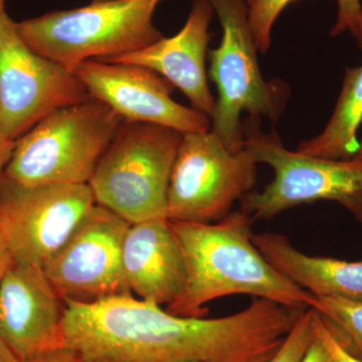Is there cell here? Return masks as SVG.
Instances as JSON below:
<instances>
[{"instance_id": "f546056e", "label": "cell", "mask_w": 362, "mask_h": 362, "mask_svg": "<svg viewBox=\"0 0 362 362\" xmlns=\"http://www.w3.org/2000/svg\"><path fill=\"white\" fill-rule=\"evenodd\" d=\"M6 11V0H0V13Z\"/></svg>"}, {"instance_id": "44dd1931", "label": "cell", "mask_w": 362, "mask_h": 362, "mask_svg": "<svg viewBox=\"0 0 362 362\" xmlns=\"http://www.w3.org/2000/svg\"><path fill=\"white\" fill-rule=\"evenodd\" d=\"M337 18L331 30L332 37L350 33L356 37L362 14L361 0H337Z\"/></svg>"}, {"instance_id": "8fae6325", "label": "cell", "mask_w": 362, "mask_h": 362, "mask_svg": "<svg viewBox=\"0 0 362 362\" xmlns=\"http://www.w3.org/2000/svg\"><path fill=\"white\" fill-rule=\"evenodd\" d=\"M131 223L96 204L44 267L63 301L90 303L131 296L124 273L123 242Z\"/></svg>"}, {"instance_id": "cb8c5ba5", "label": "cell", "mask_w": 362, "mask_h": 362, "mask_svg": "<svg viewBox=\"0 0 362 362\" xmlns=\"http://www.w3.org/2000/svg\"><path fill=\"white\" fill-rule=\"evenodd\" d=\"M315 332V329H314ZM301 362H333L332 356L322 340L315 333L313 341L307 350Z\"/></svg>"}, {"instance_id": "f1b7e54d", "label": "cell", "mask_w": 362, "mask_h": 362, "mask_svg": "<svg viewBox=\"0 0 362 362\" xmlns=\"http://www.w3.org/2000/svg\"><path fill=\"white\" fill-rule=\"evenodd\" d=\"M356 158L362 159V139L359 141L358 151H357Z\"/></svg>"}, {"instance_id": "52a82bcc", "label": "cell", "mask_w": 362, "mask_h": 362, "mask_svg": "<svg viewBox=\"0 0 362 362\" xmlns=\"http://www.w3.org/2000/svg\"><path fill=\"white\" fill-rule=\"evenodd\" d=\"M209 2L223 28L220 47L209 52V77L218 90L211 131L230 151H240L245 148L243 114L277 121L290 90L282 81H266L262 75L246 1Z\"/></svg>"}, {"instance_id": "6da1fadb", "label": "cell", "mask_w": 362, "mask_h": 362, "mask_svg": "<svg viewBox=\"0 0 362 362\" xmlns=\"http://www.w3.org/2000/svg\"><path fill=\"white\" fill-rule=\"evenodd\" d=\"M64 303L65 346L85 362H267L287 333L280 307L261 298L220 318L175 315L132 295Z\"/></svg>"}, {"instance_id": "7402d4cb", "label": "cell", "mask_w": 362, "mask_h": 362, "mask_svg": "<svg viewBox=\"0 0 362 362\" xmlns=\"http://www.w3.org/2000/svg\"><path fill=\"white\" fill-rule=\"evenodd\" d=\"M314 329H315L317 337L320 338L325 346L327 347L328 351L332 356L333 362H362L343 349L337 338L333 337L332 333L330 332L329 328L324 322L322 317L319 315L317 312L315 321H314Z\"/></svg>"}, {"instance_id": "277c9868", "label": "cell", "mask_w": 362, "mask_h": 362, "mask_svg": "<svg viewBox=\"0 0 362 362\" xmlns=\"http://www.w3.org/2000/svg\"><path fill=\"white\" fill-rule=\"evenodd\" d=\"M122 121L93 98L58 109L16 140L2 178L21 187L89 185Z\"/></svg>"}, {"instance_id": "7c38bea8", "label": "cell", "mask_w": 362, "mask_h": 362, "mask_svg": "<svg viewBox=\"0 0 362 362\" xmlns=\"http://www.w3.org/2000/svg\"><path fill=\"white\" fill-rule=\"evenodd\" d=\"M93 99L110 107L126 122L154 124L181 134L211 131L209 116L173 99L175 87L144 66L84 62L73 69Z\"/></svg>"}, {"instance_id": "4fadbf2b", "label": "cell", "mask_w": 362, "mask_h": 362, "mask_svg": "<svg viewBox=\"0 0 362 362\" xmlns=\"http://www.w3.org/2000/svg\"><path fill=\"white\" fill-rule=\"evenodd\" d=\"M64 311L42 267L13 262L0 281V337L23 362L65 346Z\"/></svg>"}, {"instance_id": "d6986e66", "label": "cell", "mask_w": 362, "mask_h": 362, "mask_svg": "<svg viewBox=\"0 0 362 362\" xmlns=\"http://www.w3.org/2000/svg\"><path fill=\"white\" fill-rule=\"evenodd\" d=\"M315 314L312 308L301 310L284 341L267 362H301L315 337Z\"/></svg>"}, {"instance_id": "5bb4252c", "label": "cell", "mask_w": 362, "mask_h": 362, "mask_svg": "<svg viewBox=\"0 0 362 362\" xmlns=\"http://www.w3.org/2000/svg\"><path fill=\"white\" fill-rule=\"evenodd\" d=\"M214 13L209 0H195L187 23L175 37H162L138 51L107 59V63L144 66L180 89L195 110L213 116L216 99L207 84L206 56Z\"/></svg>"}, {"instance_id": "8992f818", "label": "cell", "mask_w": 362, "mask_h": 362, "mask_svg": "<svg viewBox=\"0 0 362 362\" xmlns=\"http://www.w3.org/2000/svg\"><path fill=\"white\" fill-rule=\"evenodd\" d=\"M182 136L164 126L122 121L89 181L96 204L130 223L168 218L169 180Z\"/></svg>"}, {"instance_id": "7a4b0ae2", "label": "cell", "mask_w": 362, "mask_h": 362, "mask_svg": "<svg viewBox=\"0 0 362 362\" xmlns=\"http://www.w3.org/2000/svg\"><path fill=\"white\" fill-rule=\"evenodd\" d=\"M252 220L240 209L214 223L169 221L185 258L187 279L180 296L166 311L199 318L209 311V302L235 294L310 308L313 295L283 277L252 242Z\"/></svg>"}, {"instance_id": "4dcf8cb0", "label": "cell", "mask_w": 362, "mask_h": 362, "mask_svg": "<svg viewBox=\"0 0 362 362\" xmlns=\"http://www.w3.org/2000/svg\"><path fill=\"white\" fill-rule=\"evenodd\" d=\"M245 1H246L247 7H250L254 4V2L256 1V0H245Z\"/></svg>"}, {"instance_id": "e0dca14e", "label": "cell", "mask_w": 362, "mask_h": 362, "mask_svg": "<svg viewBox=\"0 0 362 362\" xmlns=\"http://www.w3.org/2000/svg\"><path fill=\"white\" fill-rule=\"evenodd\" d=\"M362 122V65L346 68L341 92L327 125L320 134L300 143L304 156L343 160L356 157L357 131Z\"/></svg>"}, {"instance_id": "83f0119b", "label": "cell", "mask_w": 362, "mask_h": 362, "mask_svg": "<svg viewBox=\"0 0 362 362\" xmlns=\"http://www.w3.org/2000/svg\"><path fill=\"white\" fill-rule=\"evenodd\" d=\"M356 39L357 42H358L359 47L362 49V14L361 18V23H359L358 33H357V35Z\"/></svg>"}, {"instance_id": "5b68a950", "label": "cell", "mask_w": 362, "mask_h": 362, "mask_svg": "<svg viewBox=\"0 0 362 362\" xmlns=\"http://www.w3.org/2000/svg\"><path fill=\"white\" fill-rule=\"evenodd\" d=\"M261 118L244 121L245 148L274 173L270 183L240 199L252 220H271L301 204L338 202L362 225V159L343 160L304 156L286 148L275 130L264 133Z\"/></svg>"}, {"instance_id": "2e32d148", "label": "cell", "mask_w": 362, "mask_h": 362, "mask_svg": "<svg viewBox=\"0 0 362 362\" xmlns=\"http://www.w3.org/2000/svg\"><path fill=\"white\" fill-rule=\"evenodd\" d=\"M252 242L283 277L314 297L362 301V261L310 256L281 233H252Z\"/></svg>"}, {"instance_id": "d4e9b609", "label": "cell", "mask_w": 362, "mask_h": 362, "mask_svg": "<svg viewBox=\"0 0 362 362\" xmlns=\"http://www.w3.org/2000/svg\"><path fill=\"white\" fill-rule=\"evenodd\" d=\"M16 141L7 136L0 122V182L11 156H13Z\"/></svg>"}, {"instance_id": "ba28073f", "label": "cell", "mask_w": 362, "mask_h": 362, "mask_svg": "<svg viewBox=\"0 0 362 362\" xmlns=\"http://www.w3.org/2000/svg\"><path fill=\"white\" fill-rule=\"evenodd\" d=\"M256 182L257 163L246 148L230 151L211 131L188 133L173 162L166 216L175 223H216Z\"/></svg>"}, {"instance_id": "603a6c76", "label": "cell", "mask_w": 362, "mask_h": 362, "mask_svg": "<svg viewBox=\"0 0 362 362\" xmlns=\"http://www.w3.org/2000/svg\"><path fill=\"white\" fill-rule=\"evenodd\" d=\"M25 362H85V361L76 350L64 346L45 352Z\"/></svg>"}, {"instance_id": "ffe728a7", "label": "cell", "mask_w": 362, "mask_h": 362, "mask_svg": "<svg viewBox=\"0 0 362 362\" xmlns=\"http://www.w3.org/2000/svg\"><path fill=\"white\" fill-rule=\"evenodd\" d=\"M296 0H256L247 7V23L258 51L268 52L274 23L288 4Z\"/></svg>"}, {"instance_id": "484cf974", "label": "cell", "mask_w": 362, "mask_h": 362, "mask_svg": "<svg viewBox=\"0 0 362 362\" xmlns=\"http://www.w3.org/2000/svg\"><path fill=\"white\" fill-rule=\"evenodd\" d=\"M13 264V257L7 249L6 243L0 237V281Z\"/></svg>"}, {"instance_id": "9a60e30c", "label": "cell", "mask_w": 362, "mask_h": 362, "mask_svg": "<svg viewBox=\"0 0 362 362\" xmlns=\"http://www.w3.org/2000/svg\"><path fill=\"white\" fill-rule=\"evenodd\" d=\"M122 261L128 286L139 299L168 306L182 293L187 269L168 218L131 223Z\"/></svg>"}, {"instance_id": "ac0fdd59", "label": "cell", "mask_w": 362, "mask_h": 362, "mask_svg": "<svg viewBox=\"0 0 362 362\" xmlns=\"http://www.w3.org/2000/svg\"><path fill=\"white\" fill-rule=\"evenodd\" d=\"M310 308L322 317L343 349L362 361V301L313 296Z\"/></svg>"}, {"instance_id": "9c48e42d", "label": "cell", "mask_w": 362, "mask_h": 362, "mask_svg": "<svg viewBox=\"0 0 362 362\" xmlns=\"http://www.w3.org/2000/svg\"><path fill=\"white\" fill-rule=\"evenodd\" d=\"M89 185L0 182V237L14 263L44 267L96 206Z\"/></svg>"}, {"instance_id": "4316f807", "label": "cell", "mask_w": 362, "mask_h": 362, "mask_svg": "<svg viewBox=\"0 0 362 362\" xmlns=\"http://www.w3.org/2000/svg\"><path fill=\"white\" fill-rule=\"evenodd\" d=\"M0 362H23L0 337Z\"/></svg>"}, {"instance_id": "30bf717a", "label": "cell", "mask_w": 362, "mask_h": 362, "mask_svg": "<svg viewBox=\"0 0 362 362\" xmlns=\"http://www.w3.org/2000/svg\"><path fill=\"white\" fill-rule=\"evenodd\" d=\"M89 98L74 71L33 51L6 11L0 13V122L9 138Z\"/></svg>"}, {"instance_id": "3957f363", "label": "cell", "mask_w": 362, "mask_h": 362, "mask_svg": "<svg viewBox=\"0 0 362 362\" xmlns=\"http://www.w3.org/2000/svg\"><path fill=\"white\" fill-rule=\"evenodd\" d=\"M161 0H93L88 6L16 23L26 45L66 68L107 61L163 37L153 23Z\"/></svg>"}]
</instances>
